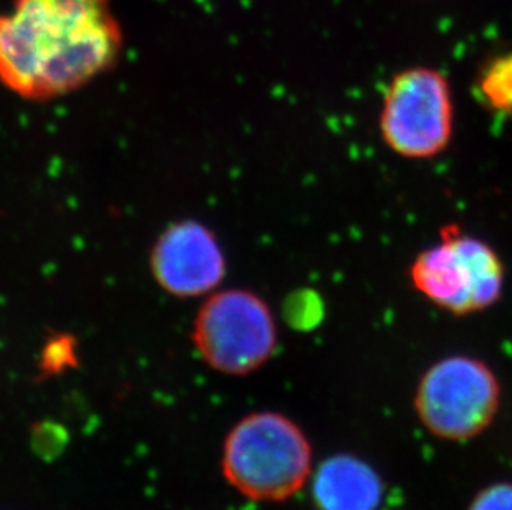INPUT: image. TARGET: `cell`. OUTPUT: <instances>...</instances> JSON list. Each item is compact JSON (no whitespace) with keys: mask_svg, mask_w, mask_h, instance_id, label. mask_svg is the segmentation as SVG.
<instances>
[{"mask_svg":"<svg viewBox=\"0 0 512 510\" xmlns=\"http://www.w3.org/2000/svg\"><path fill=\"white\" fill-rule=\"evenodd\" d=\"M193 342L214 371L249 375L276 353V320L269 305L254 292L224 290L211 295L199 310Z\"/></svg>","mask_w":512,"mask_h":510,"instance_id":"5","label":"cell"},{"mask_svg":"<svg viewBox=\"0 0 512 510\" xmlns=\"http://www.w3.org/2000/svg\"><path fill=\"white\" fill-rule=\"evenodd\" d=\"M310 471L309 439L299 424L284 414H247L224 441V477L252 501L281 502L295 496Z\"/></svg>","mask_w":512,"mask_h":510,"instance_id":"2","label":"cell"},{"mask_svg":"<svg viewBox=\"0 0 512 510\" xmlns=\"http://www.w3.org/2000/svg\"><path fill=\"white\" fill-rule=\"evenodd\" d=\"M413 287L431 304L453 315L493 307L504 290V264L488 242L446 226L435 246L411 262Z\"/></svg>","mask_w":512,"mask_h":510,"instance_id":"3","label":"cell"},{"mask_svg":"<svg viewBox=\"0 0 512 510\" xmlns=\"http://www.w3.org/2000/svg\"><path fill=\"white\" fill-rule=\"evenodd\" d=\"M385 145L406 159L435 158L453 138L455 105L443 73L428 67L406 68L388 85L380 111Z\"/></svg>","mask_w":512,"mask_h":510,"instance_id":"6","label":"cell"},{"mask_svg":"<svg viewBox=\"0 0 512 510\" xmlns=\"http://www.w3.org/2000/svg\"><path fill=\"white\" fill-rule=\"evenodd\" d=\"M150 264L161 289L181 299L211 294L226 275L218 239L196 221L168 227L151 251Z\"/></svg>","mask_w":512,"mask_h":510,"instance_id":"7","label":"cell"},{"mask_svg":"<svg viewBox=\"0 0 512 510\" xmlns=\"http://www.w3.org/2000/svg\"><path fill=\"white\" fill-rule=\"evenodd\" d=\"M469 510H512V484L499 482L474 497Z\"/></svg>","mask_w":512,"mask_h":510,"instance_id":"10","label":"cell"},{"mask_svg":"<svg viewBox=\"0 0 512 510\" xmlns=\"http://www.w3.org/2000/svg\"><path fill=\"white\" fill-rule=\"evenodd\" d=\"M476 92L491 110L512 115V52L491 58L476 80Z\"/></svg>","mask_w":512,"mask_h":510,"instance_id":"9","label":"cell"},{"mask_svg":"<svg viewBox=\"0 0 512 510\" xmlns=\"http://www.w3.org/2000/svg\"><path fill=\"white\" fill-rule=\"evenodd\" d=\"M501 386L484 361L453 355L436 361L421 376L415 409L421 424L436 438L468 441L493 423Z\"/></svg>","mask_w":512,"mask_h":510,"instance_id":"4","label":"cell"},{"mask_svg":"<svg viewBox=\"0 0 512 510\" xmlns=\"http://www.w3.org/2000/svg\"><path fill=\"white\" fill-rule=\"evenodd\" d=\"M123 47L108 0H14L0 12V82L27 100H52L107 72Z\"/></svg>","mask_w":512,"mask_h":510,"instance_id":"1","label":"cell"},{"mask_svg":"<svg viewBox=\"0 0 512 510\" xmlns=\"http://www.w3.org/2000/svg\"><path fill=\"white\" fill-rule=\"evenodd\" d=\"M314 499L319 510H378L383 482L367 462L352 454H337L317 469Z\"/></svg>","mask_w":512,"mask_h":510,"instance_id":"8","label":"cell"}]
</instances>
